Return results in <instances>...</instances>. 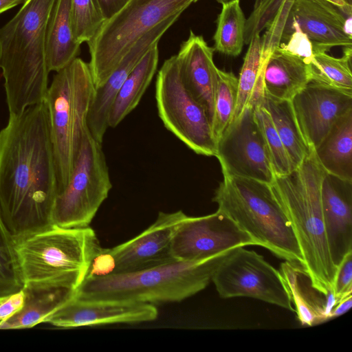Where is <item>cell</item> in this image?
I'll return each mask as SVG.
<instances>
[{
  "label": "cell",
  "instance_id": "8d00e7d4",
  "mask_svg": "<svg viewBox=\"0 0 352 352\" xmlns=\"http://www.w3.org/2000/svg\"><path fill=\"white\" fill-rule=\"evenodd\" d=\"M24 294L23 290L0 297V322L18 311L23 306Z\"/></svg>",
  "mask_w": 352,
  "mask_h": 352
},
{
  "label": "cell",
  "instance_id": "4fadbf2b",
  "mask_svg": "<svg viewBox=\"0 0 352 352\" xmlns=\"http://www.w3.org/2000/svg\"><path fill=\"white\" fill-rule=\"evenodd\" d=\"M223 175L272 184L274 178L270 152L254 109L247 107L217 141L216 155Z\"/></svg>",
  "mask_w": 352,
  "mask_h": 352
},
{
  "label": "cell",
  "instance_id": "7a4b0ae2",
  "mask_svg": "<svg viewBox=\"0 0 352 352\" xmlns=\"http://www.w3.org/2000/svg\"><path fill=\"white\" fill-rule=\"evenodd\" d=\"M55 0H27L0 28V69L9 117L45 100L50 71L45 34Z\"/></svg>",
  "mask_w": 352,
  "mask_h": 352
},
{
  "label": "cell",
  "instance_id": "30bf717a",
  "mask_svg": "<svg viewBox=\"0 0 352 352\" xmlns=\"http://www.w3.org/2000/svg\"><path fill=\"white\" fill-rule=\"evenodd\" d=\"M158 115L164 126L198 155H216L217 141L204 108L184 85L176 55L164 62L155 82Z\"/></svg>",
  "mask_w": 352,
  "mask_h": 352
},
{
  "label": "cell",
  "instance_id": "6da1fadb",
  "mask_svg": "<svg viewBox=\"0 0 352 352\" xmlns=\"http://www.w3.org/2000/svg\"><path fill=\"white\" fill-rule=\"evenodd\" d=\"M57 177L45 101L0 131V217L14 241L54 226Z\"/></svg>",
  "mask_w": 352,
  "mask_h": 352
},
{
  "label": "cell",
  "instance_id": "d590c367",
  "mask_svg": "<svg viewBox=\"0 0 352 352\" xmlns=\"http://www.w3.org/2000/svg\"><path fill=\"white\" fill-rule=\"evenodd\" d=\"M333 291L339 298L352 293V252L346 255L337 267Z\"/></svg>",
  "mask_w": 352,
  "mask_h": 352
},
{
  "label": "cell",
  "instance_id": "8fae6325",
  "mask_svg": "<svg viewBox=\"0 0 352 352\" xmlns=\"http://www.w3.org/2000/svg\"><path fill=\"white\" fill-rule=\"evenodd\" d=\"M186 216L182 210L160 212L149 227L131 239L111 248L100 246L86 278L133 272L175 261L172 239Z\"/></svg>",
  "mask_w": 352,
  "mask_h": 352
},
{
  "label": "cell",
  "instance_id": "e575fe53",
  "mask_svg": "<svg viewBox=\"0 0 352 352\" xmlns=\"http://www.w3.org/2000/svg\"><path fill=\"white\" fill-rule=\"evenodd\" d=\"M285 0H256L254 10L246 20L244 43L248 45L252 37L266 29L278 13Z\"/></svg>",
  "mask_w": 352,
  "mask_h": 352
},
{
  "label": "cell",
  "instance_id": "603a6c76",
  "mask_svg": "<svg viewBox=\"0 0 352 352\" xmlns=\"http://www.w3.org/2000/svg\"><path fill=\"white\" fill-rule=\"evenodd\" d=\"M310 81V63L278 46L268 56L263 73L265 95L292 100Z\"/></svg>",
  "mask_w": 352,
  "mask_h": 352
},
{
  "label": "cell",
  "instance_id": "f1b7e54d",
  "mask_svg": "<svg viewBox=\"0 0 352 352\" xmlns=\"http://www.w3.org/2000/svg\"><path fill=\"white\" fill-rule=\"evenodd\" d=\"M352 47H343V56L336 58L325 52L314 53L311 81L352 94Z\"/></svg>",
  "mask_w": 352,
  "mask_h": 352
},
{
  "label": "cell",
  "instance_id": "60d3db41",
  "mask_svg": "<svg viewBox=\"0 0 352 352\" xmlns=\"http://www.w3.org/2000/svg\"><path fill=\"white\" fill-rule=\"evenodd\" d=\"M27 0H0V14L18 6L23 4Z\"/></svg>",
  "mask_w": 352,
  "mask_h": 352
},
{
  "label": "cell",
  "instance_id": "7c38bea8",
  "mask_svg": "<svg viewBox=\"0 0 352 352\" xmlns=\"http://www.w3.org/2000/svg\"><path fill=\"white\" fill-rule=\"evenodd\" d=\"M212 281L221 298L250 297L294 311L280 271L244 247L233 249L221 261Z\"/></svg>",
  "mask_w": 352,
  "mask_h": 352
},
{
  "label": "cell",
  "instance_id": "4dcf8cb0",
  "mask_svg": "<svg viewBox=\"0 0 352 352\" xmlns=\"http://www.w3.org/2000/svg\"><path fill=\"white\" fill-rule=\"evenodd\" d=\"M238 96V78L232 72L218 69L212 129L217 141L230 124Z\"/></svg>",
  "mask_w": 352,
  "mask_h": 352
},
{
  "label": "cell",
  "instance_id": "484cf974",
  "mask_svg": "<svg viewBox=\"0 0 352 352\" xmlns=\"http://www.w3.org/2000/svg\"><path fill=\"white\" fill-rule=\"evenodd\" d=\"M158 43L155 44L126 77L108 116L109 127L115 128L139 104L157 67Z\"/></svg>",
  "mask_w": 352,
  "mask_h": 352
},
{
  "label": "cell",
  "instance_id": "d4e9b609",
  "mask_svg": "<svg viewBox=\"0 0 352 352\" xmlns=\"http://www.w3.org/2000/svg\"><path fill=\"white\" fill-rule=\"evenodd\" d=\"M314 151L327 173L352 181V109L335 122Z\"/></svg>",
  "mask_w": 352,
  "mask_h": 352
},
{
  "label": "cell",
  "instance_id": "5bb4252c",
  "mask_svg": "<svg viewBox=\"0 0 352 352\" xmlns=\"http://www.w3.org/2000/svg\"><path fill=\"white\" fill-rule=\"evenodd\" d=\"M247 245L257 243L230 217L217 209L206 216L186 215L174 233L171 254L177 261H201Z\"/></svg>",
  "mask_w": 352,
  "mask_h": 352
},
{
  "label": "cell",
  "instance_id": "8992f818",
  "mask_svg": "<svg viewBox=\"0 0 352 352\" xmlns=\"http://www.w3.org/2000/svg\"><path fill=\"white\" fill-rule=\"evenodd\" d=\"M95 89L89 64L78 57L56 72L48 86L44 101L50 120L57 193L69 182L89 131L87 118Z\"/></svg>",
  "mask_w": 352,
  "mask_h": 352
},
{
  "label": "cell",
  "instance_id": "4316f807",
  "mask_svg": "<svg viewBox=\"0 0 352 352\" xmlns=\"http://www.w3.org/2000/svg\"><path fill=\"white\" fill-rule=\"evenodd\" d=\"M248 45L238 78L237 101L231 122L236 119L247 107L251 106L254 109L261 107L265 97L263 73L271 52L263 49L261 38L258 34L252 37Z\"/></svg>",
  "mask_w": 352,
  "mask_h": 352
},
{
  "label": "cell",
  "instance_id": "cb8c5ba5",
  "mask_svg": "<svg viewBox=\"0 0 352 352\" xmlns=\"http://www.w3.org/2000/svg\"><path fill=\"white\" fill-rule=\"evenodd\" d=\"M72 0H55L45 34L48 69L58 72L77 58L80 44L74 38L71 22Z\"/></svg>",
  "mask_w": 352,
  "mask_h": 352
},
{
  "label": "cell",
  "instance_id": "ac0fdd59",
  "mask_svg": "<svg viewBox=\"0 0 352 352\" xmlns=\"http://www.w3.org/2000/svg\"><path fill=\"white\" fill-rule=\"evenodd\" d=\"M179 16V14H177L168 18L141 36L122 58L106 82L95 89L88 114L87 126L91 135L99 142H102L109 128L107 122L110 109L126 77Z\"/></svg>",
  "mask_w": 352,
  "mask_h": 352
},
{
  "label": "cell",
  "instance_id": "52a82bcc",
  "mask_svg": "<svg viewBox=\"0 0 352 352\" xmlns=\"http://www.w3.org/2000/svg\"><path fill=\"white\" fill-rule=\"evenodd\" d=\"M100 248L90 227L56 226L15 241L23 283H50L76 289ZM23 284V285H24Z\"/></svg>",
  "mask_w": 352,
  "mask_h": 352
},
{
  "label": "cell",
  "instance_id": "836d02e7",
  "mask_svg": "<svg viewBox=\"0 0 352 352\" xmlns=\"http://www.w3.org/2000/svg\"><path fill=\"white\" fill-rule=\"evenodd\" d=\"M254 111L267 145L274 175L289 173L294 168L270 114L262 106L255 108Z\"/></svg>",
  "mask_w": 352,
  "mask_h": 352
},
{
  "label": "cell",
  "instance_id": "f546056e",
  "mask_svg": "<svg viewBox=\"0 0 352 352\" xmlns=\"http://www.w3.org/2000/svg\"><path fill=\"white\" fill-rule=\"evenodd\" d=\"M245 23L239 0L223 4L213 36L214 50L228 56H239L245 44Z\"/></svg>",
  "mask_w": 352,
  "mask_h": 352
},
{
  "label": "cell",
  "instance_id": "9c48e42d",
  "mask_svg": "<svg viewBox=\"0 0 352 352\" xmlns=\"http://www.w3.org/2000/svg\"><path fill=\"white\" fill-rule=\"evenodd\" d=\"M111 188L102 143L88 131L69 182L54 198L53 225L65 228L89 227Z\"/></svg>",
  "mask_w": 352,
  "mask_h": 352
},
{
  "label": "cell",
  "instance_id": "277c9868",
  "mask_svg": "<svg viewBox=\"0 0 352 352\" xmlns=\"http://www.w3.org/2000/svg\"><path fill=\"white\" fill-rule=\"evenodd\" d=\"M232 250L201 261H173L140 271L84 279L75 296L131 300L155 305L180 302L205 289Z\"/></svg>",
  "mask_w": 352,
  "mask_h": 352
},
{
  "label": "cell",
  "instance_id": "2e32d148",
  "mask_svg": "<svg viewBox=\"0 0 352 352\" xmlns=\"http://www.w3.org/2000/svg\"><path fill=\"white\" fill-rule=\"evenodd\" d=\"M302 134L314 149L335 122L352 109V94L310 81L291 100Z\"/></svg>",
  "mask_w": 352,
  "mask_h": 352
},
{
  "label": "cell",
  "instance_id": "3957f363",
  "mask_svg": "<svg viewBox=\"0 0 352 352\" xmlns=\"http://www.w3.org/2000/svg\"><path fill=\"white\" fill-rule=\"evenodd\" d=\"M327 174L314 149L302 164L284 175H275L271 185L298 240L303 267L321 292L333 291L337 268L328 248L321 200Z\"/></svg>",
  "mask_w": 352,
  "mask_h": 352
},
{
  "label": "cell",
  "instance_id": "ba28073f",
  "mask_svg": "<svg viewBox=\"0 0 352 352\" xmlns=\"http://www.w3.org/2000/svg\"><path fill=\"white\" fill-rule=\"evenodd\" d=\"M199 0H130L88 43L96 88L102 86L134 43L160 23Z\"/></svg>",
  "mask_w": 352,
  "mask_h": 352
},
{
  "label": "cell",
  "instance_id": "f35d334b",
  "mask_svg": "<svg viewBox=\"0 0 352 352\" xmlns=\"http://www.w3.org/2000/svg\"><path fill=\"white\" fill-rule=\"evenodd\" d=\"M352 305V293L342 296L336 303L330 314V319L337 318L347 312Z\"/></svg>",
  "mask_w": 352,
  "mask_h": 352
},
{
  "label": "cell",
  "instance_id": "74e56055",
  "mask_svg": "<svg viewBox=\"0 0 352 352\" xmlns=\"http://www.w3.org/2000/svg\"><path fill=\"white\" fill-rule=\"evenodd\" d=\"M130 0H97L106 21L117 14Z\"/></svg>",
  "mask_w": 352,
  "mask_h": 352
},
{
  "label": "cell",
  "instance_id": "5b68a950",
  "mask_svg": "<svg viewBox=\"0 0 352 352\" xmlns=\"http://www.w3.org/2000/svg\"><path fill=\"white\" fill-rule=\"evenodd\" d=\"M213 201L256 242L278 257L303 267L302 254L291 223L271 184L223 176Z\"/></svg>",
  "mask_w": 352,
  "mask_h": 352
},
{
  "label": "cell",
  "instance_id": "44dd1931",
  "mask_svg": "<svg viewBox=\"0 0 352 352\" xmlns=\"http://www.w3.org/2000/svg\"><path fill=\"white\" fill-rule=\"evenodd\" d=\"M280 272L302 324L314 326L330 320L332 309L342 297H337L333 292L325 293L318 289L300 264L285 261Z\"/></svg>",
  "mask_w": 352,
  "mask_h": 352
},
{
  "label": "cell",
  "instance_id": "9a60e30c",
  "mask_svg": "<svg viewBox=\"0 0 352 352\" xmlns=\"http://www.w3.org/2000/svg\"><path fill=\"white\" fill-rule=\"evenodd\" d=\"M157 316L158 310L153 304L124 300H87L74 296L43 322L70 328L150 322Z\"/></svg>",
  "mask_w": 352,
  "mask_h": 352
},
{
  "label": "cell",
  "instance_id": "d6986e66",
  "mask_svg": "<svg viewBox=\"0 0 352 352\" xmlns=\"http://www.w3.org/2000/svg\"><path fill=\"white\" fill-rule=\"evenodd\" d=\"M321 200L329 251L337 268L352 252V181L327 173Z\"/></svg>",
  "mask_w": 352,
  "mask_h": 352
},
{
  "label": "cell",
  "instance_id": "e0dca14e",
  "mask_svg": "<svg viewBox=\"0 0 352 352\" xmlns=\"http://www.w3.org/2000/svg\"><path fill=\"white\" fill-rule=\"evenodd\" d=\"M351 16L324 0H292L286 23L305 33L314 53L333 47H352Z\"/></svg>",
  "mask_w": 352,
  "mask_h": 352
},
{
  "label": "cell",
  "instance_id": "b9f144b4",
  "mask_svg": "<svg viewBox=\"0 0 352 352\" xmlns=\"http://www.w3.org/2000/svg\"><path fill=\"white\" fill-rule=\"evenodd\" d=\"M216 1L223 5V4H226V3L236 1V0H216Z\"/></svg>",
  "mask_w": 352,
  "mask_h": 352
},
{
  "label": "cell",
  "instance_id": "ffe728a7",
  "mask_svg": "<svg viewBox=\"0 0 352 352\" xmlns=\"http://www.w3.org/2000/svg\"><path fill=\"white\" fill-rule=\"evenodd\" d=\"M214 48L202 36L190 30L176 55L182 81L193 98L206 109L212 124L218 68L213 61Z\"/></svg>",
  "mask_w": 352,
  "mask_h": 352
},
{
  "label": "cell",
  "instance_id": "83f0119b",
  "mask_svg": "<svg viewBox=\"0 0 352 352\" xmlns=\"http://www.w3.org/2000/svg\"><path fill=\"white\" fill-rule=\"evenodd\" d=\"M261 106L270 114L294 170L302 164L312 148L302 134L292 101L276 100L265 95Z\"/></svg>",
  "mask_w": 352,
  "mask_h": 352
},
{
  "label": "cell",
  "instance_id": "7402d4cb",
  "mask_svg": "<svg viewBox=\"0 0 352 352\" xmlns=\"http://www.w3.org/2000/svg\"><path fill=\"white\" fill-rule=\"evenodd\" d=\"M22 307L0 322L1 329L32 327L60 308L74 295L73 288L50 283H27L23 285Z\"/></svg>",
  "mask_w": 352,
  "mask_h": 352
},
{
  "label": "cell",
  "instance_id": "ab89813d",
  "mask_svg": "<svg viewBox=\"0 0 352 352\" xmlns=\"http://www.w3.org/2000/svg\"><path fill=\"white\" fill-rule=\"evenodd\" d=\"M342 11L348 16H352V0H324Z\"/></svg>",
  "mask_w": 352,
  "mask_h": 352
},
{
  "label": "cell",
  "instance_id": "1f68e13d",
  "mask_svg": "<svg viewBox=\"0 0 352 352\" xmlns=\"http://www.w3.org/2000/svg\"><path fill=\"white\" fill-rule=\"evenodd\" d=\"M23 284L15 241L0 217V297L21 291Z\"/></svg>",
  "mask_w": 352,
  "mask_h": 352
},
{
  "label": "cell",
  "instance_id": "d6a6232c",
  "mask_svg": "<svg viewBox=\"0 0 352 352\" xmlns=\"http://www.w3.org/2000/svg\"><path fill=\"white\" fill-rule=\"evenodd\" d=\"M105 21L97 0H72V28L79 44L92 40Z\"/></svg>",
  "mask_w": 352,
  "mask_h": 352
}]
</instances>
